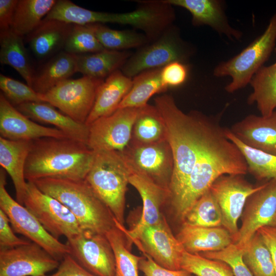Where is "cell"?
<instances>
[{
    "instance_id": "6da1fadb",
    "label": "cell",
    "mask_w": 276,
    "mask_h": 276,
    "mask_svg": "<svg viewBox=\"0 0 276 276\" xmlns=\"http://www.w3.org/2000/svg\"><path fill=\"white\" fill-rule=\"evenodd\" d=\"M155 106L166 128L167 141L174 163L169 187L171 202L174 205L182 195L193 171L200 145L213 116L192 111L186 113L172 96L164 94L154 99Z\"/></svg>"
},
{
    "instance_id": "7a4b0ae2",
    "label": "cell",
    "mask_w": 276,
    "mask_h": 276,
    "mask_svg": "<svg viewBox=\"0 0 276 276\" xmlns=\"http://www.w3.org/2000/svg\"><path fill=\"white\" fill-rule=\"evenodd\" d=\"M219 116L213 117L202 139L198 158L186 189L173 206L182 221L199 198L223 175H245V159L238 147L226 136Z\"/></svg>"
},
{
    "instance_id": "3957f363",
    "label": "cell",
    "mask_w": 276,
    "mask_h": 276,
    "mask_svg": "<svg viewBox=\"0 0 276 276\" xmlns=\"http://www.w3.org/2000/svg\"><path fill=\"white\" fill-rule=\"evenodd\" d=\"M95 154L87 144L70 137H44L33 140L25 165L26 180L84 179Z\"/></svg>"
},
{
    "instance_id": "277c9868",
    "label": "cell",
    "mask_w": 276,
    "mask_h": 276,
    "mask_svg": "<svg viewBox=\"0 0 276 276\" xmlns=\"http://www.w3.org/2000/svg\"><path fill=\"white\" fill-rule=\"evenodd\" d=\"M32 182L41 191L66 206L76 218L82 231L105 235L115 226L113 215L85 179L45 178Z\"/></svg>"
},
{
    "instance_id": "5b68a950",
    "label": "cell",
    "mask_w": 276,
    "mask_h": 276,
    "mask_svg": "<svg viewBox=\"0 0 276 276\" xmlns=\"http://www.w3.org/2000/svg\"><path fill=\"white\" fill-rule=\"evenodd\" d=\"M95 152L85 179L117 222L124 225L125 194L132 170L122 152Z\"/></svg>"
},
{
    "instance_id": "8992f818",
    "label": "cell",
    "mask_w": 276,
    "mask_h": 276,
    "mask_svg": "<svg viewBox=\"0 0 276 276\" xmlns=\"http://www.w3.org/2000/svg\"><path fill=\"white\" fill-rule=\"evenodd\" d=\"M276 13L270 18L264 32L240 53L227 61L219 63L214 69L216 77L229 76L232 80L225 87L233 93L245 87L275 50Z\"/></svg>"
},
{
    "instance_id": "52a82bcc",
    "label": "cell",
    "mask_w": 276,
    "mask_h": 276,
    "mask_svg": "<svg viewBox=\"0 0 276 276\" xmlns=\"http://www.w3.org/2000/svg\"><path fill=\"white\" fill-rule=\"evenodd\" d=\"M195 48L182 39L179 28L172 25L155 40L139 48L120 70L133 78L144 71L162 68L173 62L187 63Z\"/></svg>"
},
{
    "instance_id": "ba28073f",
    "label": "cell",
    "mask_w": 276,
    "mask_h": 276,
    "mask_svg": "<svg viewBox=\"0 0 276 276\" xmlns=\"http://www.w3.org/2000/svg\"><path fill=\"white\" fill-rule=\"evenodd\" d=\"M6 185V172L1 168L0 209L8 216L14 231L25 236L61 261L66 255L70 254L67 244L53 236L27 208L14 200L8 192Z\"/></svg>"
},
{
    "instance_id": "9c48e42d",
    "label": "cell",
    "mask_w": 276,
    "mask_h": 276,
    "mask_svg": "<svg viewBox=\"0 0 276 276\" xmlns=\"http://www.w3.org/2000/svg\"><path fill=\"white\" fill-rule=\"evenodd\" d=\"M104 80L86 76L68 79L40 94V98L75 121L85 124Z\"/></svg>"
},
{
    "instance_id": "30bf717a",
    "label": "cell",
    "mask_w": 276,
    "mask_h": 276,
    "mask_svg": "<svg viewBox=\"0 0 276 276\" xmlns=\"http://www.w3.org/2000/svg\"><path fill=\"white\" fill-rule=\"evenodd\" d=\"M23 204L58 239L62 236L69 239L82 231L76 218L66 206L41 191L32 181H27Z\"/></svg>"
},
{
    "instance_id": "8fae6325",
    "label": "cell",
    "mask_w": 276,
    "mask_h": 276,
    "mask_svg": "<svg viewBox=\"0 0 276 276\" xmlns=\"http://www.w3.org/2000/svg\"><path fill=\"white\" fill-rule=\"evenodd\" d=\"M122 152L132 171L146 175L169 191L174 163L167 140L150 144L130 142Z\"/></svg>"
},
{
    "instance_id": "7c38bea8",
    "label": "cell",
    "mask_w": 276,
    "mask_h": 276,
    "mask_svg": "<svg viewBox=\"0 0 276 276\" xmlns=\"http://www.w3.org/2000/svg\"><path fill=\"white\" fill-rule=\"evenodd\" d=\"M142 108L118 109L89 126L88 147L94 152L123 151L129 144L134 122Z\"/></svg>"
},
{
    "instance_id": "4fadbf2b",
    "label": "cell",
    "mask_w": 276,
    "mask_h": 276,
    "mask_svg": "<svg viewBox=\"0 0 276 276\" xmlns=\"http://www.w3.org/2000/svg\"><path fill=\"white\" fill-rule=\"evenodd\" d=\"M265 182L253 186L243 178V175H223L211 186L210 190L222 213V226L229 232L233 239L238 232V221L242 215L247 199L261 189Z\"/></svg>"
},
{
    "instance_id": "5bb4252c",
    "label": "cell",
    "mask_w": 276,
    "mask_h": 276,
    "mask_svg": "<svg viewBox=\"0 0 276 276\" xmlns=\"http://www.w3.org/2000/svg\"><path fill=\"white\" fill-rule=\"evenodd\" d=\"M71 255L96 276H114V255L105 235L82 231L67 240Z\"/></svg>"
},
{
    "instance_id": "9a60e30c",
    "label": "cell",
    "mask_w": 276,
    "mask_h": 276,
    "mask_svg": "<svg viewBox=\"0 0 276 276\" xmlns=\"http://www.w3.org/2000/svg\"><path fill=\"white\" fill-rule=\"evenodd\" d=\"M241 216L242 225L233 242L242 249L260 228L276 223V179L266 181L248 198Z\"/></svg>"
},
{
    "instance_id": "2e32d148",
    "label": "cell",
    "mask_w": 276,
    "mask_h": 276,
    "mask_svg": "<svg viewBox=\"0 0 276 276\" xmlns=\"http://www.w3.org/2000/svg\"><path fill=\"white\" fill-rule=\"evenodd\" d=\"M60 262L37 244L0 249V276H45Z\"/></svg>"
},
{
    "instance_id": "e0dca14e",
    "label": "cell",
    "mask_w": 276,
    "mask_h": 276,
    "mask_svg": "<svg viewBox=\"0 0 276 276\" xmlns=\"http://www.w3.org/2000/svg\"><path fill=\"white\" fill-rule=\"evenodd\" d=\"M133 243L162 266L181 269L180 261L185 250L164 217L157 223L144 229Z\"/></svg>"
},
{
    "instance_id": "ac0fdd59",
    "label": "cell",
    "mask_w": 276,
    "mask_h": 276,
    "mask_svg": "<svg viewBox=\"0 0 276 276\" xmlns=\"http://www.w3.org/2000/svg\"><path fill=\"white\" fill-rule=\"evenodd\" d=\"M129 183L140 194L143 201V209L139 221L132 229L127 230L124 225L116 222L117 225L123 232L128 245L133 243L144 229L160 221L164 217L160 212L161 207L170 197L168 189L137 172L132 171L129 179Z\"/></svg>"
},
{
    "instance_id": "d6986e66",
    "label": "cell",
    "mask_w": 276,
    "mask_h": 276,
    "mask_svg": "<svg viewBox=\"0 0 276 276\" xmlns=\"http://www.w3.org/2000/svg\"><path fill=\"white\" fill-rule=\"evenodd\" d=\"M0 134L3 138L14 141H33L44 137H69L56 128L44 126L32 121L11 105L2 93Z\"/></svg>"
},
{
    "instance_id": "ffe728a7",
    "label": "cell",
    "mask_w": 276,
    "mask_h": 276,
    "mask_svg": "<svg viewBox=\"0 0 276 276\" xmlns=\"http://www.w3.org/2000/svg\"><path fill=\"white\" fill-rule=\"evenodd\" d=\"M173 6L182 7L192 15V24L195 27L207 25L220 35L231 40H239L240 30L232 27L224 10V2L220 0H165Z\"/></svg>"
},
{
    "instance_id": "44dd1931",
    "label": "cell",
    "mask_w": 276,
    "mask_h": 276,
    "mask_svg": "<svg viewBox=\"0 0 276 276\" xmlns=\"http://www.w3.org/2000/svg\"><path fill=\"white\" fill-rule=\"evenodd\" d=\"M229 129L246 146L276 156V110L266 117L248 115Z\"/></svg>"
},
{
    "instance_id": "7402d4cb",
    "label": "cell",
    "mask_w": 276,
    "mask_h": 276,
    "mask_svg": "<svg viewBox=\"0 0 276 276\" xmlns=\"http://www.w3.org/2000/svg\"><path fill=\"white\" fill-rule=\"evenodd\" d=\"M15 108L31 120L54 125L69 137L87 144L89 126L75 121L48 103L28 102Z\"/></svg>"
},
{
    "instance_id": "603a6c76",
    "label": "cell",
    "mask_w": 276,
    "mask_h": 276,
    "mask_svg": "<svg viewBox=\"0 0 276 276\" xmlns=\"http://www.w3.org/2000/svg\"><path fill=\"white\" fill-rule=\"evenodd\" d=\"M32 141L10 140L0 136V165L13 181L16 200L23 204L27 181L25 168Z\"/></svg>"
},
{
    "instance_id": "cb8c5ba5",
    "label": "cell",
    "mask_w": 276,
    "mask_h": 276,
    "mask_svg": "<svg viewBox=\"0 0 276 276\" xmlns=\"http://www.w3.org/2000/svg\"><path fill=\"white\" fill-rule=\"evenodd\" d=\"M132 86V78L118 70L107 77L100 86L94 105L85 124L115 112Z\"/></svg>"
},
{
    "instance_id": "d4e9b609",
    "label": "cell",
    "mask_w": 276,
    "mask_h": 276,
    "mask_svg": "<svg viewBox=\"0 0 276 276\" xmlns=\"http://www.w3.org/2000/svg\"><path fill=\"white\" fill-rule=\"evenodd\" d=\"M74 25L57 20L43 19L39 25L27 35L28 43L38 58L52 57L64 49Z\"/></svg>"
},
{
    "instance_id": "484cf974",
    "label": "cell",
    "mask_w": 276,
    "mask_h": 276,
    "mask_svg": "<svg viewBox=\"0 0 276 276\" xmlns=\"http://www.w3.org/2000/svg\"><path fill=\"white\" fill-rule=\"evenodd\" d=\"M177 238L187 252L199 254L223 249L233 238L223 227H208L183 223Z\"/></svg>"
},
{
    "instance_id": "4316f807",
    "label": "cell",
    "mask_w": 276,
    "mask_h": 276,
    "mask_svg": "<svg viewBox=\"0 0 276 276\" xmlns=\"http://www.w3.org/2000/svg\"><path fill=\"white\" fill-rule=\"evenodd\" d=\"M77 72V55L60 52L34 73L32 87L38 94H45Z\"/></svg>"
},
{
    "instance_id": "83f0119b",
    "label": "cell",
    "mask_w": 276,
    "mask_h": 276,
    "mask_svg": "<svg viewBox=\"0 0 276 276\" xmlns=\"http://www.w3.org/2000/svg\"><path fill=\"white\" fill-rule=\"evenodd\" d=\"M132 54L128 51L106 49L97 53L77 55V72L83 76L104 79L120 70Z\"/></svg>"
},
{
    "instance_id": "f1b7e54d",
    "label": "cell",
    "mask_w": 276,
    "mask_h": 276,
    "mask_svg": "<svg viewBox=\"0 0 276 276\" xmlns=\"http://www.w3.org/2000/svg\"><path fill=\"white\" fill-rule=\"evenodd\" d=\"M249 84L252 91L247 98L248 104H256L261 116L271 115L276 110V62L261 67Z\"/></svg>"
},
{
    "instance_id": "f546056e",
    "label": "cell",
    "mask_w": 276,
    "mask_h": 276,
    "mask_svg": "<svg viewBox=\"0 0 276 276\" xmlns=\"http://www.w3.org/2000/svg\"><path fill=\"white\" fill-rule=\"evenodd\" d=\"M0 62L14 70L32 87L34 72L21 36L11 29L0 33Z\"/></svg>"
},
{
    "instance_id": "4dcf8cb0",
    "label": "cell",
    "mask_w": 276,
    "mask_h": 276,
    "mask_svg": "<svg viewBox=\"0 0 276 276\" xmlns=\"http://www.w3.org/2000/svg\"><path fill=\"white\" fill-rule=\"evenodd\" d=\"M162 68L147 70L132 78V86L119 104L118 109L141 108L155 94L166 91L168 87L161 78Z\"/></svg>"
},
{
    "instance_id": "1f68e13d",
    "label": "cell",
    "mask_w": 276,
    "mask_h": 276,
    "mask_svg": "<svg viewBox=\"0 0 276 276\" xmlns=\"http://www.w3.org/2000/svg\"><path fill=\"white\" fill-rule=\"evenodd\" d=\"M57 1L18 0L11 29L23 36L32 33L52 9Z\"/></svg>"
},
{
    "instance_id": "d6a6232c",
    "label": "cell",
    "mask_w": 276,
    "mask_h": 276,
    "mask_svg": "<svg viewBox=\"0 0 276 276\" xmlns=\"http://www.w3.org/2000/svg\"><path fill=\"white\" fill-rule=\"evenodd\" d=\"M164 121L155 106L142 108L133 124L130 142L150 144L167 140Z\"/></svg>"
},
{
    "instance_id": "836d02e7",
    "label": "cell",
    "mask_w": 276,
    "mask_h": 276,
    "mask_svg": "<svg viewBox=\"0 0 276 276\" xmlns=\"http://www.w3.org/2000/svg\"><path fill=\"white\" fill-rule=\"evenodd\" d=\"M96 37L106 50L127 51L140 48L150 42L143 33L133 30H118L102 24H89Z\"/></svg>"
},
{
    "instance_id": "e575fe53",
    "label": "cell",
    "mask_w": 276,
    "mask_h": 276,
    "mask_svg": "<svg viewBox=\"0 0 276 276\" xmlns=\"http://www.w3.org/2000/svg\"><path fill=\"white\" fill-rule=\"evenodd\" d=\"M227 137L232 141L243 154L247 166V172L259 180L267 181L276 179V156L251 148L242 143L225 128Z\"/></svg>"
},
{
    "instance_id": "d590c367",
    "label": "cell",
    "mask_w": 276,
    "mask_h": 276,
    "mask_svg": "<svg viewBox=\"0 0 276 276\" xmlns=\"http://www.w3.org/2000/svg\"><path fill=\"white\" fill-rule=\"evenodd\" d=\"M242 250L244 262L253 276H276L270 252L258 232Z\"/></svg>"
},
{
    "instance_id": "8d00e7d4",
    "label": "cell",
    "mask_w": 276,
    "mask_h": 276,
    "mask_svg": "<svg viewBox=\"0 0 276 276\" xmlns=\"http://www.w3.org/2000/svg\"><path fill=\"white\" fill-rule=\"evenodd\" d=\"M105 236L114 255V276H139V263L143 256H136L130 251L121 229L116 224Z\"/></svg>"
},
{
    "instance_id": "74e56055",
    "label": "cell",
    "mask_w": 276,
    "mask_h": 276,
    "mask_svg": "<svg viewBox=\"0 0 276 276\" xmlns=\"http://www.w3.org/2000/svg\"><path fill=\"white\" fill-rule=\"evenodd\" d=\"M182 221L183 223L193 226H222L223 218L220 208L210 189L195 202Z\"/></svg>"
},
{
    "instance_id": "f35d334b",
    "label": "cell",
    "mask_w": 276,
    "mask_h": 276,
    "mask_svg": "<svg viewBox=\"0 0 276 276\" xmlns=\"http://www.w3.org/2000/svg\"><path fill=\"white\" fill-rule=\"evenodd\" d=\"M180 267L195 276H235L231 268L225 262L186 250L181 257Z\"/></svg>"
},
{
    "instance_id": "ab89813d",
    "label": "cell",
    "mask_w": 276,
    "mask_h": 276,
    "mask_svg": "<svg viewBox=\"0 0 276 276\" xmlns=\"http://www.w3.org/2000/svg\"><path fill=\"white\" fill-rule=\"evenodd\" d=\"M106 50L96 37L90 25H74L66 40L64 51L79 55Z\"/></svg>"
},
{
    "instance_id": "60d3db41",
    "label": "cell",
    "mask_w": 276,
    "mask_h": 276,
    "mask_svg": "<svg viewBox=\"0 0 276 276\" xmlns=\"http://www.w3.org/2000/svg\"><path fill=\"white\" fill-rule=\"evenodd\" d=\"M0 88L8 102L15 107L28 102H43L40 94L32 87L3 74L0 75Z\"/></svg>"
},
{
    "instance_id": "b9f144b4",
    "label": "cell",
    "mask_w": 276,
    "mask_h": 276,
    "mask_svg": "<svg viewBox=\"0 0 276 276\" xmlns=\"http://www.w3.org/2000/svg\"><path fill=\"white\" fill-rule=\"evenodd\" d=\"M211 259L226 263L235 276H253L243 259V250L235 243H232L222 250L198 254Z\"/></svg>"
},
{
    "instance_id": "7bdbcfd3",
    "label": "cell",
    "mask_w": 276,
    "mask_h": 276,
    "mask_svg": "<svg viewBox=\"0 0 276 276\" xmlns=\"http://www.w3.org/2000/svg\"><path fill=\"white\" fill-rule=\"evenodd\" d=\"M144 256L139 262V269L145 276H194L183 270H171L157 264L151 257L143 253Z\"/></svg>"
},
{
    "instance_id": "ee69618b",
    "label": "cell",
    "mask_w": 276,
    "mask_h": 276,
    "mask_svg": "<svg viewBox=\"0 0 276 276\" xmlns=\"http://www.w3.org/2000/svg\"><path fill=\"white\" fill-rule=\"evenodd\" d=\"M188 75L187 65L179 62L170 63L162 67L161 70L162 80L168 88L182 84L186 81Z\"/></svg>"
},
{
    "instance_id": "f6af8a7d",
    "label": "cell",
    "mask_w": 276,
    "mask_h": 276,
    "mask_svg": "<svg viewBox=\"0 0 276 276\" xmlns=\"http://www.w3.org/2000/svg\"><path fill=\"white\" fill-rule=\"evenodd\" d=\"M10 224L8 216L0 209V249L14 248L30 242L17 237Z\"/></svg>"
},
{
    "instance_id": "bcb514c9",
    "label": "cell",
    "mask_w": 276,
    "mask_h": 276,
    "mask_svg": "<svg viewBox=\"0 0 276 276\" xmlns=\"http://www.w3.org/2000/svg\"><path fill=\"white\" fill-rule=\"evenodd\" d=\"M45 276H96L81 266L71 255H66L60 262L57 271Z\"/></svg>"
},
{
    "instance_id": "7dc6e473",
    "label": "cell",
    "mask_w": 276,
    "mask_h": 276,
    "mask_svg": "<svg viewBox=\"0 0 276 276\" xmlns=\"http://www.w3.org/2000/svg\"><path fill=\"white\" fill-rule=\"evenodd\" d=\"M18 0H0V32L11 29Z\"/></svg>"
},
{
    "instance_id": "c3c4849f",
    "label": "cell",
    "mask_w": 276,
    "mask_h": 276,
    "mask_svg": "<svg viewBox=\"0 0 276 276\" xmlns=\"http://www.w3.org/2000/svg\"><path fill=\"white\" fill-rule=\"evenodd\" d=\"M258 232L270 252L276 271V223L263 227Z\"/></svg>"
},
{
    "instance_id": "681fc988",
    "label": "cell",
    "mask_w": 276,
    "mask_h": 276,
    "mask_svg": "<svg viewBox=\"0 0 276 276\" xmlns=\"http://www.w3.org/2000/svg\"></svg>"
}]
</instances>
